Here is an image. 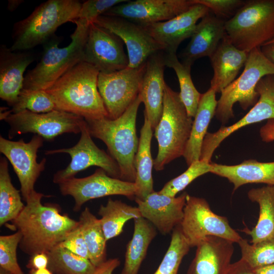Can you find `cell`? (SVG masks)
<instances>
[{"mask_svg": "<svg viewBox=\"0 0 274 274\" xmlns=\"http://www.w3.org/2000/svg\"><path fill=\"white\" fill-rule=\"evenodd\" d=\"M44 196L43 193L33 191L23 209L12 221L21 234L20 250L30 256L40 253L48 254L79 224L67 215L61 214L55 206L42 204Z\"/></svg>", "mask_w": 274, "mask_h": 274, "instance_id": "1", "label": "cell"}, {"mask_svg": "<svg viewBox=\"0 0 274 274\" xmlns=\"http://www.w3.org/2000/svg\"><path fill=\"white\" fill-rule=\"evenodd\" d=\"M99 70L81 61L69 70L45 91L57 110L85 119L108 117L97 87Z\"/></svg>", "mask_w": 274, "mask_h": 274, "instance_id": "2", "label": "cell"}, {"mask_svg": "<svg viewBox=\"0 0 274 274\" xmlns=\"http://www.w3.org/2000/svg\"><path fill=\"white\" fill-rule=\"evenodd\" d=\"M142 102L139 95L125 112L116 119L108 117L85 119L91 136L102 141L109 154L120 168V179L129 182L135 180L134 166L139 140L136 131V119Z\"/></svg>", "mask_w": 274, "mask_h": 274, "instance_id": "3", "label": "cell"}, {"mask_svg": "<svg viewBox=\"0 0 274 274\" xmlns=\"http://www.w3.org/2000/svg\"><path fill=\"white\" fill-rule=\"evenodd\" d=\"M82 6L77 0H48L37 6L26 18L13 26V51H28L44 45L55 36L61 25L75 22Z\"/></svg>", "mask_w": 274, "mask_h": 274, "instance_id": "4", "label": "cell"}, {"mask_svg": "<svg viewBox=\"0 0 274 274\" xmlns=\"http://www.w3.org/2000/svg\"><path fill=\"white\" fill-rule=\"evenodd\" d=\"M76 28L71 35L70 44L63 48L55 36L43 45V52L36 66L24 76L23 89L45 90L78 63L83 61L89 23L78 19Z\"/></svg>", "mask_w": 274, "mask_h": 274, "instance_id": "5", "label": "cell"}, {"mask_svg": "<svg viewBox=\"0 0 274 274\" xmlns=\"http://www.w3.org/2000/svg\"><path fill=\"white\" fill-rule=\"evenodd\" d=\"M193 120L190 117L180 97L166 84L161 119L155 129L158 150L154 160L156 171L163 170L174 160L183 156Z\"/></svg>", "mask_w": 274, "mask_h": 274, "instance_id": "6", "label": "cell"}, {"mask_svg": "<svg viewBox=\"0 0 274 274\" xmlns=\"http://www.w3.org/2000/svg\"><path fill=\"white\" fill-rule=\"evenodd\" d=\"M225 36L238 49L250 52L274 39V0L245 2L225 22Z\"/></svg>", "mask_w": 274, "mask_h": 274, "instance_id": "7", "label": "cell"}, {"mask_svg": "<svg viewBox=\"0 0 274 274\" xmlns=\"http://www.w3.org/2000/svg\"><path fill=\"white\" fill-rule=\"evenodd\" d=\"M268 75H274V64L260 47L253 49L249 53L242 73L221 92L215 115L217 119L223 124L227 123L234 117L233 107L236 102L244 110L254 106L259 98L256 86Z\"/></svg>", "mask_w": 274, "mask_h": 274, "instance_id": "8", "label": "cell"}, {"mask_svg": "<svg viewBox=\"0 0 274 274\" xmlns=\"http://www.w3.org/2000/svg\"><path fill=\"white\" fill-rule=\"evenodd\" d=\"M180 226L190 248L196 247L209 236L221 237L234 243L242 238L229 225L227 218L214 213L204 198L188 194Z\"/></svg>", "mask_w": 274, "mask_h": 274, "instance_id": "9", "label": "cell"}, {"mask_svg": "<svg viewBox=\"0 0 274 274\" xmlns=\"http://www.w3.org/2000/svg\"><path fill=\"white\" fill-rule=\"evenodd\" d=\"M10 126L9 138L33 133L47 141L65 133H81L85 119L77 115L60 110L35 113L24 110L11 113L4 120Z\"/></svg>", "mask_w": 274, "mask_h": 274, "instance_id": "10", "label": "cell"}, {"mask_svg": "<svg viewBox=\"0 0 274 274\" xmlns=\"http://www.w3.org/2000/svg\"><path fill=\"white\" fill-rule=\"evenodd\" d=\"M146 62L135 68L127 67L110 73H99L97 87L108 112V118L121 116L139 95Z\"/></svg>", "mask_w": 274, "mask_h": 274, "instance_id": "11", "label": "cell"}, {"mask_svg": "<svg viewBox=\"0 0 274 274\" xmlns=\"http://www.w3.org/2000/svg\"><path fill=\"white\" fill-rule=\"evenodd\" d=\"M91 137L85 121L82 127L80 140L75 146L45 151L46 155L67 153L71 158L70 163L65 168L54 174L53 178L54 183L58 184L75 177L79 172L92 166H98L109 176L120 179V168L117 162L109 154L99 148Z\"/></svg>", "mask_w": 274, "mask_h": 274, "instance_id": "12", "label": "cell"}, {"mask_svg": "<svg viewBox=\"0 0 274 274\" xmlns=\"http://www.w3.org/2000/svg\"><path fill=\"white\" fill-rule=\"evenodd\" d=\"M58 185L62 195H70L74 198L75 212L80 211L86 202L105 196L119 195L134 199L136 191L134 182L111 177L101 168L89 176L73 177Z\"/></svg>", "mask_w": 274, "mask_h": 274, "instance_id": "13", "label": "cell"}, {"mask_svg": "<svg viewBox=\"0 0 274 274\" xmlns=\"http://www.w3.org/2000/svg\"><path fill=\"white\" fill-rule=\"evenodd\" d=\"M44 139L35 134L28 143L23 139L13 141L0 136V152L10 162L20 184V191L25 201L34 191L35 183L44 171L47 162L44 158L37 162V152Z\"/></svg>", "mask_w": 274, "mask_h": 274, "instance_id": "14", "label": "cell"}, {"mask_svg": "<svg viewBox=\"0 0 274 274\" xmlns=\"http://www.w3.org/2000/svg\"><path fill=\"white\" fill-rule=\"evenodd\" d=\"M256 90L257 102L240 120L228 126H222L217 131L207 132L202 143L200 160L211 162L213 154L220 144L240 128L265 120L274 119V75L260 79Z\"/></svg>", "mask_w": 274, "mask_h": 274, "instance_id": "15", "label": "cell"}, {"mask_svg": "<svg viewBox=\"0 0 274 274\" xmlns=\"http://www.w3.org/2000/svg\"><path fill=\"white\" fill-rule=\"evenodd\" d=\"M123 42L109 29L94 23L89 24L83 52V61L110 73L128 66L129 59L123 49Z\"/></svg>", "mask_w": 274, "mask_h": 274, "instance_id": "16", "label": "cell"}, {"mask_svg": "<svg viewBox=\"0 0 274 274\" xmlns=\"http://www.w3.org/2000/svg\"><path fill=\"white\" fill-rule=\"evenodd\" d=\"M93 23L109 29L122 40L127 50L128 67H138L152 55L164 51L163 46L141 25L125 18L101 15Z\"/></svg>", "mask_w": 274, "mask_h": 274, "instance_id": "17", "label": "cell"}, {"mask_svg": "<svg viewBox=\"0 0 274 274\" xmlns=\"http://www.w3.org/2000/svg\"><path fill=\"white\" fill-rule=\"evenodd\" d=\"M190 0H136L116 5L103 15L125 18L140 25L170 20L188 10Z\"/></svg>", "mask_w": 274, "mask_h": 274, "instance_id": "18", "label": "cell"}, {"mask_svg": "<svg viewBox=\"0 0 274 274\" xmlns=\"http://www.w3.org/2000/svg\"><path fill=\"white\" fill-rule=\"evenodd\" d=\"M209 10L204 5L193 4L188 10L170 20L141 26L163 46L164 52L176 53L180 44L191 38L198 20L208 14Z\"/></svg>", "mask_w": 274, "mask_h": 274, "instance_id": "19", "label": "cell"}, {"mask_svg": "<svg viewBox=\"0 0 274 274\" xmlns=\"http://www.w3.org/2000/svg\"><path fill=\"white\" fill-rule=\"evenodd\" d=\"M187 193L171 197L154 191L145 199L135 198L142 217L149 221L162 235L172 232L184 215Z\"/></svg>", "mask_w": 274, "mask_h": 274, "instance_id": "20", "label": "cell"}, {"mask_svg": "<svg viewBox=\"0 0 274 274\" xmlns=\"http://www.w3.org/2000/svg\"><path fill=\"white\" fill-rule=\"evenodd\" d=\"M165 65L163 51L150 56L146 67L139 94L145 106L144 116L155 130L161 117L165 85L164 71Z\"/></svg>", "mask_w": 274, "mask_h": 274, "instance_id": "21", "label": "cell"}, {"mask_svg": "<svg viewBox=\"0 0 274 274\" xmlns=\"http://www.w3.org/2000/svg\"><path fill=\"white\" fill-rule=\"evenodd\" d=\"M35 59V54L30 51H13L5 45L1 46L0 97L10 107L23 88L26 68Z\"/></svg>", "mask_w": 274, "mask_h": 274, "instance_id": "22", "label": "cell"}, {"mask_svg": "<svg viewBox=\"0 0 274 274\" xmlns=\"http://www.w3.org/2000/svg\"><path fill=\"white\" fill-rule=\"evenodd\" d=\"M234 243L209 236L197 247L187 274H226L234 252Z\"/></svg>", "mask_w": 274, "mask_h": 274, "instance_id": "23", "label": "cell"}, {"mask_svg": "<svg viewBox=\"0 0 274 274\" xmlns=\"http://www.w3.org/2000/svg\"><path fill=\"white\" fill-rule=\"evenodd\" d=\"M225 36V22L207 14L197 24L189 43L180 55L182 62L192 66L198 59L210 58Z\"/></svg>", "mask_w": 274, "mask_h": 274, "instance_id": "24", "label": "cell"}, {"mask_svg": "<svg viewBox=\"0 0 274 274\" xmlns=\"http://www.w3.org/2000/svg\"><path fill=\"white\" fill-rule=\"evenodd\" d=\"M249 53L235 47L225 36L210 58L214 71L210 87L216 93H221L235 80L245 65Z\"/></svg>", "mask_w": 274, "mask_h": 274, "instance_id": "25", "label": "cell"}, {"mask_svg": "<svg viewBox=\"0 0 274 274\" xmlns=\"http://www.w3.org/2000/svg\"><path fill=\"white\" fill-rule=\"evenodd\" d=\"M210 173L227 179L233 184V191L249 183L274 186V161L261 162L249 159L231 165L211 162Z\"/></svg>", "mask_w": 274, "mask_h": 274, "instance_id": "26", "label": "cell"}, {"mask_svg": "<svg viewBox=\"0 0 274 274\" xmlns=\"http://www.w3.org/2000/svg\"><path fill=\"white\" fill-rule=\"evenodd\" d=\"M217 104L216 92L211 87L201 94L183 155L188 166L193 162L200 160L202 143L209 125L215 115Z\"/></svg>", "mask_w": 274, "mask_h": 274, "instance_id": "27", "label": "cell"}, {"mask_svg": "<svg viewBox=\"0 0 274 274\" xmlns=\"http://www.w3.org/2000/svg\"><path fill=\"white\" fill-rule=\"evenodd\" d=\"M153 130L150 122L144 116V124L140 131L138 149L134 160L136 173L134 183L136 187L135 198L140 200L145 199L154 191L152 174L154 160L151 153Z\"/></svg>", "mask_w": 274, "mask_h": 274, "instance_id": "28", "label": "cell"}, {"mask_svg": "<svg viewBox=\"0 0 274 274\" xmlns=\"http://www.w3.org/2000/svg\"><path fill=\"white\" fill-rule=\"evenodd\" d=\"M248 198L258 203L259 217L256 225L250 230L243 229L251 237V243L256 244L274 236V186L267 185L252 188L247 193Z\"/></svg>", "mask_w": 274, "mask_h": 274, "instance_id": "29", "label": "cell"}, {"mask_svg": "<svg viewBox=\"0 0 274 274\" xmlns=\"http://www.w3.org/2000/svg\"><path fill=\"white\" fill-rule=\"evenodd\" d=\"M157 229L143 217L134 219V230L127 246L124 265L120 274H138Z\"/></svg>", "mask_w": 274, "mask_h": 274, "instance_id": "30", "label": "cell"}, {"mask_svg": "<svg viewBox=\"0 0 274 274\" xmlns=\"http://www.w3.org/2000/svg\"><path fill=\"white\" fill-rule=\"evenodd\" d=\"M98 214L107 241L120 235L127 221L142 217L138 207L111 198L106 205L100 206Z\"/></svg>", "mask_w": 274, "mask_h": 274, "instance_id": "31", "label": "cell"}, {"mask_svg": "<svg viewBox=\"0 0 274 274\" xmlns=\"http://www.w3.org/2000/svg\"><path fill=\"white\" fill-rule=\"evenodd\" d=\"M79 222L88 250L89 260L96 267L107 260V241L100 220L88 208H85L80 215Z\"/></svg>", "mask_w": 274, "mask_h": 274, "instance_id": "32", "label": "cell"}, {"mask_svg": "<svg viewBox=\"0 0 274 274\" xmlns=\"http://www.w3.org/2000/svg\"><path fill=\"white\" fill-rule=\"evenodd\" d=\"M163 59L166 66L173 68L178 79L180 97L190 117H194L201 96L195 88L191 76V66L180 62L176 53L163 51Z\"/></svg>", "mask_w": 274, "mask_h": 274, "instance_id": "33", "label": "cell"}, {"mask_svg": "<svg viewBox=\"0 0 274 274\" xmlns=\"http://www.w3.org/2000/svg\"><path fill=\"white\" fill-rule=\"evenodd\" d=\"M6 157L0 160V225L15 219L25 205L20 191L12 184Z\"/></svg>", "mask_w": 274, "mask_h": 274, "instance_id": "34", "label": "cell"}, {"mask_svg": "<svg viewBox=\"0 0 274 274\" xmlns=\"http://www.w3.org/2000/svg\"><path fill=\"white\" fill-rule=\"evenodd\" d=\"M48 268L55 274H92L96 266L90 260L58 245L48 254Z\"/></svg>", "mask_w": 274, "mask_h": 274, "instance_id": "35", "label": "cell"}, {"mask_svg": "<svg viewBox=\"0 0 274 274\" xmlns=\"http://www.w3.org/2000/svg\"><path fill=\"white\" fill-rule=\"evenodd\" d=\"M241 259L255 270L274 263V236L256 244H249L242 238L237 243Z\"/></svg>", "mask_w": 274, "mask_h": 274, "instance_id": "36", "label": "cell"}, {"mask_svg": "<svg viewBox=\"0 0 274 274\" xmlns=\"http://www.w3.org/2000/svg\"><path fill=\"white\" fill-rule=\"evenodd\" d=\"M190 248L180 225H178L173 230L169 246L153 274H178L181 262Z\"/></svg>", "mask_w": 274, "mask_h": 274, "instance_id": "37", "label": "cell"}, {"mask_svg": "<svg viewBox=\"0 0 274 274\" xmlns=\"http://www.w3.org/2000/svg\"><path fill=\"white\" fill-rule=\"evenodd\" d=\"M24 110L41 114L56 110L57 108L52 98L45 90L22 89L10 111L11 113H16Z\"/></svg>", "mask_w": 274, "mask_h": 274, "instance_id": "38", "label": "cell"}, {"mask_svg": "<svg viewBox=\"0 0 274 274\" xmlns=\"http://www.w3.org/2000/svg\"><path fill=\"white\" fill-rule=\"evenodd\" d=\"M211 162L198 160L193 162L179 176L167 182L159 193L171 197H175L198 177L210 172Z\"/></svg>", "mask_w": 274, "mask_h": 274, "instance_id": "39", "label": "cell"}, {"mask_svg": "<svg viewBox=\"0 0 274 274\" xmlns=\"http://www.w3.org/2000/svg\"><path fill=\"white\" fill-rule=\"evenodd\" d=\"M21 239L19 231L0 236V267L12 274H24L17 258V248Z\"/></svg>", "mask_w": 274, "mask_h": 274, "instance_id": "40", "label": "cell"}, {"mask_svg": "<svg viewBox=\"0 0 274 274\" xmlns=\"http://www.w3.org/2000/svg\"><path fill=\"white\" fill-rule=\"evenodd\" d=\"M128 1V0L86 1L82 3L78 19L85 20L90 24L114 6Z\"/></svg>", "mask_w": 274, "mask_h": 274, "instance_id": "41", "label": "cell"}, {"mask_svg": "<svg viewBox=\"0 0 274 274\" xmlns=\"http://www.w3.org/2000/svg\"><path fill=\"white\" fill-rule=\"evenodd\" d=\"M192 4H199L212 10L219 16L228 17L245 4L241 0H190Z\"/></svg>", "mask_w": 274, "mask_h": 274, "instance_id": "42", "label": "cell"}, {"mask_svg": "<svg viewBox=\"0 0 274 274\" xmlns=\"http://www.w3.org/2000/svg\"><path fill=\"white\" fill-rule=\"evenodd\" d=\"M59 245L76 255L89 260L88 250L79 224Z\"/></svg>", "mask_w": 274, "mask_h": 274, "instance_id": "43", "label": "cell"}, {"mask_svg": "<svg viewBox=\"0 0 274 274\" xmlns=\"http://www.w3.org/2000/svg\"><path fill=\"white\" fill-rule=\"evenodd\" d=\"M48 254L45 253H40L30 256L26 267L30 269L45 268H48Z\"/></svg>", "mask_w": 274, "mask_h": 274, "instance_id": "44", "label": "cell"}, {"mask_svg": "<svg viewBox=\"0 0 274 274\" xmlns=\"http://www.w3.org/2000/svg\"><path fill=\"white\" fill-rule=\"evenodd\" d=\"M120 261L117 258L107 259L96 266L92 274H112L120 265Z\"/></svg>", "mask_w": 274, "mask_h": 274, "instance_id": "45", "label": "cell"}, {"mask_svg": "<svg viewBox=\"0 0 274 274\" xmlns=\"http://www.w3.org/2000/svg\"><path fill=\"white\" fill-rule=\"evenodd\" d=\"M226 274H256V273L245 261L241 259L230 264Z\"/></svg>", "mask_w": 274, "mask_h": 274, "instance_id": "46", "label": "cell"}, {"mask_svg": "<svg viewBox=\"0 0 274 274\" xmlns=\"http://www.w3.org/2000/svg\"><path fill=\"white\" fill-rule=\"evenodd\" d=\"M259 134L263 142H270L274 141V119L267 120L266 124L261 127Z\"/></svg>", "mask_w": 274, "mask_h": 274, "instance_id": "47", "label": "cell"}, {"mask_svg": "<svg viewBox=\"0 0 274 274\" xmlns=\"http://www.w3.org/2000/svg\"><path fill=\"white\" fill-rule=\"evenodd\" d=\"M260 48L265 56L274 64V43L264 45Z\"/></svg>", "mask_w": 274, "mask_h": 274, "instance_id": "48", "label": "cell"}, {"mask_svg": "<svg viewBox=\"0 0 274 274\" xmlns=\"http://www.w3.org/2000/svg\"><path fill=\"white\" fill-rule=\"evenodd\" d=\"M256 274H274V263L254 270Z\"/></svg>", "mask_w": 274, "mask_h": 274, "instance_id": "49", "label": "cell"}, {"mask_svg": "<svg viewBox=\"0 0 274 274\" xmlns=\"http://www.w3.org/2000/svg\"><path fill=\"white\" fill-rule=\"evenodd\" d=\"M23 2L22 0H9L8 9L10 11L15 10Z\"/></svg>", "mask_w": 274, "mask_h": 274, "instance_id": "50", "label": "cell"}, {"mask_svg": "<svg viewBox=\"0 0 274 274\" xmlns=\"http://www.w3.org/2000/svg\"><path fill=\"white\" fill-rule=\"evenodd\" d=\"M29 274H53V272L48 268H45L38 269H30Z\"/></svg>", "mask_w": 274, "mask_h": 274, "instance_id": "51", "label": "cell"}, {"mask_svg": "<svg viewBox=\"0 0 274 274\" xmlns=\"http://www.w3.org/2000/svg\"><path fill=\"white\" fill-rule=\"evenodd\" d=\"M0 274H12L8 271L0 267Z\"/></svg>", "mask_w": 274, "mask_h": 274, "instance_id": "52", "label": "cell"}, {"mask_svg": "<svg viewBox=\"0 0 274 274\" xmlns=\"http://www.w3.org/2000/svg\"><path fill=\"white\" fill-rule=\"evenodd\" d=\"M274 43V39H273L272 40H271L270 41H269V42H268L266 44H268V43Z\"/></svg>", "mask_w": 274, "mask_h": 274, "instance_id": "53", "label": "cell"}]
</instances>
